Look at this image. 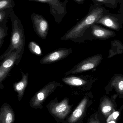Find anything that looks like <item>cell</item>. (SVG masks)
Listing matches in <instances>:
<instances>
[{
	"instance_id": "obj_16",
	"label": "cell",
	"mask_w": 123,
	"mask_h": 123,
	"mask_svg": "<svg viewBox=\"0 0 123 123\" xmlns=\"http://www.w3.org/2000/svg\"><path fill=\"white\" fill-rule=\"evenodd\" d=\"M30 1H37L41 3H46L48 4L51 7L54 8H58L60 9V8L62 9V5L61 4L59 0H26ZM53 8V9H54Z\"/></svg>"
},
{
	"instance_id": "obj_19",
	"label": "cell",
	"mask_w": 123,
	"mask_h": 123,
	"mask_svg": "<svg viewBox=\"0 0 123 123\" xmlns=\"http://www.w3.org/2000/svg\"><path fill=\"white\" fill-rule=\"evenodd\" d=\"M86 99H84L82 102L81 103L78 108L75 110V111L73 113V116L76 118L80 117L82 114V111H83V108L84 107V105L86 103Z\"/></svg>"
},
{
	"instance_id": "obj_2",
	"label": "cell",
	"mask_w": 123,
	"mask_h": 123,
	"mask_svg": "<svg viewBox=\"0 0 123 123\" xmlns=\"http://www.w3.org/2000/svg\"><path fill=\"white\" fill-rule=\"evenodd\" d=\"M103 12L102 8L94 9L83 20L67 32L61 40H67L82 37L87 29L96 23L102 16Z\"/></svg>"
},
{
	"instance_id": "obj_6",
	"label": "cell",
	"mask_w": 123,
	"mask_h": 123,
	"mask_svg": "<svg viewBox=\"0 0 123 123\" xmlns=\"http://www.w3.org/2000/svg\"><path fill=\"white\" fill-rule=\"evenodd\" d=\"M31 18L36 34L41 39H46L48 31L47 21L42 16L36 13H32Z\"/></svg>"
},
{
	"instance_id": "obj_15",
	"label": "cell",
	"mask_w": 123,
	"mask_h": 123,
	"mask_svg": "<svg viewBox=\"0 0 123 123\" xmlns=\"http://www.w3.org/2000/svg\"><path fill=\"white\" fill-rule=\"evenodd\" d=\"M28 48L30 52L32 54L38 56L42 55V50L40 47L35 42H30L28 45Z\"/></svg>"
},
{
	"instance_id": "obj_9",
	"label": "cell",
	"mask_w": 123,
	"mask_h": 123,
	"mask_svg": "<svg viewBox=\"0 0 123 123\" xmlns=\"http://www.w3.org/2000/svg\"><path fill=\"white\" fill-rule=\"evenodd\" d=\"M21 76V80L15 82L13 85L14 90L17 93L19 101L21 100L24 94L25 89L28 84L29 74L28 73L24 74L22 71Z\"/></svg>"
},
{
	"instance_id": "obj_5",
	"label": "cell",
	"mask_w": 123,
	"mask_h": 123,
	"mask_svg": "<svg viewBox=\"0 0 123 123\" xmlns=\"http://www.w3.org/2000/svg\"><path fill=\"white\" fill-rule=\"evenodd\" d=\"M21 60L19 53L14 50L2 61L0 64V84H2L14 66L18 65Z\"/></svg>"
},
{
	"instance_id": "obj_13",
	"label": "cell",
	"mask_w": 123,
	"mask_h": 123,
	"mask_svg": "<svg viewBox=\"0 0 123 123\" xmlns=\"http://www.w3.org/2000/svg\"><path fill=\"white\" fill-rule=\"evenodd\" d=\"M110 85L113 87L119 92L123 93V77L121 74H117L111 80Z\"/></svg>"
},
{
	"instance_id": "obj_23",
	"label": "cell",
	"mask_w": 123,
	"mask_h": 123,
	"mask_svg": "<svg viewBox=\"0 0 123 123\" xmlns=\"http://www.w3.org/2000/svg\"><path fill=\"white\" fill-rule=\"evenodd\" d=\"M4 86L2 84H0V91L2 89H3Z\"/></svg>"
},
{
	"instance_id": "obj_12",
	"label": "cell",
	"mask_w": 123,
	"mask_h": 123,
	"mask_svg": "<svg viewBox=\"0 0 123 123\" xmlns=\"http://www.w3.org/2000/svg\"><path fill=\"white\" fill-rule=\"evenodd\" d=\"M62 81L68 85L74 86H81L86 85L87 84V81L79 77H66L62 78Z\"/></svg>"
},
{
	"instance_id": "obj_18",
	"label": "cell",
	"mask_w": 123,
	"mask_h": 123,
	"mask_svg": "<svg viewBox=\"0 0 123 123\" xmlns=\"http://www.w3.org/2000/svg\"><path fill=\"white\" fill-rule=\"evenodd\" d=\"M8 30L6 24L0 25V48L2 46L4 39L8 34Z\"/></svg>"
},
{
	"instance_id": "obj_14",
	"label": "cell",
	"mask_w": 123,
	"mask_h": 123,
	"mask_svg": "<svg viewBox=\"0 0 123 123\" xmlns=\"http://www.w3.org/2000/svg\"><path fill=\"white\" fill-rule=\"evenodd\" d=\"M13 8L7 9L0 10V25L6 24L9 19L11 12Z\"/></svg>"
},
{
	"instance_id": "obj_11",
	"label": "cell",
	"mask_w": 123,
	"mask_h": 123,
	"mask_svg": "<svg viewBox=\"0 0 123 123\" xmlns=\"http://www.w3.org/2000/svg\"><path fill=\"white\" fill-rule=\"evenodd\" d=\"M96 23L100 24L116 30H118L119 25L117 20L110 16H102Z\"/></svg>"
},
{
	"instance_id": "obj_22",
	"label": "cell",
	"mask_w": 123,
	"mask_h": 123,
	"mask_svg": "<svg viewBox=\"0 0 123 123\" xmlns=\"http://www.w3.org/2000/svg\"><path fill=\"white\" fill-rule=\"evenodd\" d=\"M119 115V113L118 112H116L113 113L112 115L113 119H116Z\"/></svg>"
},
{
	"instance_id": "obj_26",
	"label": "cell",
	"mask_w": 123,
	"mask_h": 123,
	"mask_svg": "<svg viewBox=\"0 0 123 123\" xmlns=\"http://www.w3.org/2000/svg\"><path fill=\"white\" fill-rule=\"evenodd\" d=\"M76 0L77 1H82L83 0Z\"/></svg>"
},
{
	"instance_id": "obj_7",
	"label": "cell",
	"mask_w": 123,
	"mask_h": 123,
	"mask_svg": "<svg viewBox=\"0 0 123 123\" xmlns=\"http://www.w3.org/2000/svg\"><path fill=\"white\" fill-rule=\"evenodd\" d=\"M72 53V49L60 48L52 52L43 57L40 61L42 64L52 63L65 58Z\"/></svg>"
},
{
	"instance_id": "obj_8",
	"label": "cell",
	"mask_w": 123,
	"mask_h": 123,
	"mask_svg": "<svg viewBox=\"0 0 123 123\" xmlns=\"http://www.w3.org/2000/svg\"><path fill=\"white\" fill-rule=\"evenodd\" d=\"M14 111L11 105L6 103L0 108V123H13L15 121Z\"/></svg>"
},
{
	"instance_id": "obj_3",
	"label": "cell",
	"mask_w": 123,
	"mask_h": 123,
	"mask_svg": "<svg viewBox=\"0 0 123 123\" xmlns=\"http://www.w3.org/2000/svg\"><path fill=\"white\" fill-rule=\"evenodd\" d=\"M60 84L56 81L49 82L44 87L37 92L30 100V107L34 109L40 108L42 107L43 103L47 97L52 93Z\"/></svg>"
},
{
	"instance_id": "obj_17",
	"label": "cell",
	"mask_w": 123,
	"mask_h": 123,
	"mask_svg": "<svg viewBox=\"0 0 123 123\" xmlns=\"http://www.w3.org/2000/svg\"><path fill=\"white\" fill-rule=\"evenodd\" d=\"M15 5L14 0H0V10L13 8Z\"/></svg>"
},
{
	"instance_id": "obj_10",
	"label": "cell",
	"mask_w": 123,
	"mask_h": 123,
	"mask_svg": "<svg viewBox=\"0 0 123 123\" xmlns=\"http://www.w3.org/2000/svg\"><path fill=\"white\" fill-rule=\"evenodd\" d=\"M91 27L92 35L97 39L105 40L115 36V33L113 31L104 29L94 24Z\"/></svg>"
},
{
	"instance_id": "obj_1",
	"label": "cell",
	"mask_w": 123,
	"mask_h": 123,
	"mask_svg": "<svg viewBox=\"0 0 123 123\" xmlns=\"http://www.w3.org/2000/svg\"><path fill=\"white\" fill-rule=\"evenodd\" d=\"M9 19L12 23L10 44L4 53L0 56V61L5 59L14 50L19 53L21 59L24 50L25 38L24 27L13 9L11 12Z\"/></svg>"
},
{
	"instance_id": "obj_21",
	"label": "cell",
	"mask_w": 123,
	"mask_h": 123,
	"mask_svg": "<svg viewBox=\"0 0 123 123\" xmlns=\"http://www.w3.org/2000/svg\"><path fill=\"white\" fill-rule=\"evenodd\" d=\"M112 110V107L110 105H107L103 107L102 109V112L104 113H106L110 112Z\"/></svg>"
},
{
	"instance_id": "obj_24",
	"label": "cell",
	"mask_w": 123,
	"mask_h": 123,
	"mask_svg": "<svg viewBox=\"0 0 123 123\" xmlns=\"http://www.w3.org/2000/svg\"><path fill=\"white\" fill-rule=\"evenodd\" d=\"M97 0L99 2H104V0Z\"/></svg>"
},
{
	"instance_id": "obj_4",
	"label": "cell",
	"mask_w": 123,
	"mask_h": 123,
	"mask_svg": "<svg viewBox=\"0 0 123 123\" xmlns=\"http://www.w3.org/2000/svg\"><path fill=\"white\" fill-rule=\"evenodd\" d=\"M103 60L102 55H97L90 57L74 66L72 69L65 74V75L84 72L98 66Z\"/></svg>"
},
{
	"instance_id": "obj_20",
	"label": "cell",
	"mask_w": 123,
	"mask_h": 123,
	"mask_svg": "<svg viewBox=\"0 0 123 123\" xmlns=\"http://www.w3.org/2000/svg\"><path fill=\"white\" fill-rule=\"evenodd\" d=\"M66 108V105L64 103L58 105L56 108V112L58 113L62 112L65 110Z\"/></svg>"
},
{
	"instance_id": "obj_25",
	"label": "cell",
	"mask_w": 123,
	"mask_h": 123,
	"mask_svg": "<svg viewBox=\"0 0 123 123\" xmlns=\"http://www.w3.org/2000/svg\"><path fill=\"white\" fill-rule=\"evenodd\" d=\"M108 123H116L114 121H111L110 122H109Z\"/></svg>"
}]
</instances>
